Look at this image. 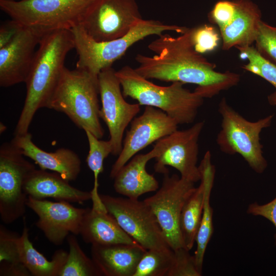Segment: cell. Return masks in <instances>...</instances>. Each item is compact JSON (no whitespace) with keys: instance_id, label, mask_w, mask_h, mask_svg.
I'll return each instance as SVG.
<instances>
[{"instance_id":"1","label":"cell","mask_w":276,"mask_h":276,"mask_svg":"<svg viewBox=\"0 0 276 276\" xmlns=\"http://www.w3.org/2000/svg\"><path fill=\"white\" fill-rule=\"evenodd\" d=\"M158 36L148 46L155 55L139 54L135 58L139 63L135 70L143 77L196 84L194 91L203 98L213 97L240 81L239 74L216 71L215 65L195 50L189 28L178 37L163 33Z\"/></svg>"},{"instance_id":"2","label":"cell","mask_w":276,"mask_h":276,"mask_svg":"<svg viewBox=\"0 0 276 276\" xmlns=\"http://www.w3.org/2000/svg\"><path fill=\"white\" fill-rule=\"evenodd\" d=\"M38 45L25 82V103L14 135L28 132L36 111L41 108H49L65 67L66 56L74 49L73 35L69 30L53 31L42 36Z\"/></svg>"},{"instance_id":"3","label":"cell","mask_w":276,"mask_h":276,"mask_svg":"<svg viewBox=\"0 0 276 276\" xmlns=\"http://www.w3.org/2000/svg\"><path fill=\"white\" fill-rule=\"evenodd\" d=\"M124 97H130L140 105L159 109L178 124L193 123L203 99L195 92L183 87V83L173 82L167 86L157 85L126 65L116 72Z\"/></svg>"},{"instance_id":"4","label":"cell","mask_w":276,"mask_h":276,"mask_svg":"<svg viewBox=\"0 0 276 276\" xmlns=\"http://www.w3.org/2000/svg\"><path fill=\"white\" fill-rule=\"evenodd\" d=\"M98 77L85 70L65 67L50 101L49 109L64 113L79 128L101 139Z\"/></svg>"},{"instance_id":"5","label":"cell","mask_w":276,"mask_h":276,"mask_svg":"<svg viewBox=\"0 0 276 276\" xmlns=\"http://www.w3.org/2000/svg\"><path fill=\"white\" fill-rule=\"evenodd\" d=\"M188 29L164 24L159 20L143 19L122 37L97 41L90 37L81 26L76 27L71 31L73 35L74 49L78 55L76 68L85 70L98 77L102 70L111 67L136 42L150 35L159 36L167 31L183 34Z\"/></svg>"},{"instance_id":"6","label":"cell","mask_w":276,"mask_h":276,"mask_svg":"<svg viewBox=\"0 0 276 276\" xmlns=\"http://www.w3.org/2000/svg\"><path fill=\"white\" fill-rule=\"evenodd\" d=\"M94 0H0V8L40 36L81 25Z\"/></svg>"},{"instance_id":"7","label":"cell","mask_w":276,"mask_h":276,"mask_svg":"<svg viewBox=\"0 0 276 276\" xmlns=\"http://www.w3.org/2000/svg\"><path fill=\"white\" fill-rule=\"evenodd\" d=\"M218 112L222 119L216 143L220 150L229 155L239 154L255 172L262 173L268 164L260 135L270 126L274 114L255 122L248 121L231 107L225 98L219 103Z\"/></svg>"},{"instance_id":"8","label":"cell","mask_w":276,"mask_h":276,"mask_svg":"<svg viewBox=\"0 0 276 276\" xmlns=\"http://www.w3.org/2000/svg\"><path fill=\"white\" fill-rule=\"evenodd\" d=\"M11 141L0 147V216L6 224L14 222L26 212L28 196L25 181L35 166L26 159Z\"/></svg>"},{"instance_id":"9","label":"cell","mask_w":276,"mask_h":276,"mask_svg":"<svg viewBox=\"0 0 276 276\" xmlns=\"http://www.w3.org/2000/svg\"><path fill=\"white\" fill-rule=\"evenodd\" d=\"M121 227L146 249L170 247L150 208L139 199L100 195Z\"/></svg>"},{"instance_id":"10","label":"cell","mask_w":276,"mask_h":276,"mask_svg":"<svg viewBox=\"0 0 276 276\" xmlns=\"http://www.w3.org/2000/svg\"><path fill=\"white\" fill-rule=\"evenodd\" d=\"M164 175L161 187L152 196L144 200L150 208L163 232L169 246L173 249L185 247L179 226L182 208L195 189V182L176 174Z\"/></svg>"},{"instance_id":"11","label":"cell","mask_w":276,"mask_h":276,"mask_svg":"<svg viewBox=\"0 0 276 276\" xmlns=\"http://www.w3.org/2000/svg\"><path fill=\"white\" fill-rule=\"evenodd\" d=\"M143 18L136 0H94L81 26L97 41L122 37Z\"/></svg>"},{"instance_id":"12","label":"cell","mask_w":276,"mask_h":276,"mask_svg":"<svg viewBox=\"0 0 276 276\" xmlns=\"http://www.w3.org/2000/svg\"><path fill=\"white\" fill-rule=\"evenodd\" d=\"M204 126V121L198 122L188 129L176 130L157 141L159 153L155 158V171L164 174L169 172L167 167L170 166L182 178L195 183L200 180L201 173L197 165L198 142Z\"/></svg>"},{"instance_id":"13","label":"cell","mask_w":276,"mask_h":276,"mask_svg":"<svg viewBox=\"0 0 276 276\" xmlns=\"http://www.w3.org/2000/svg\"><path fill=\"white\" fill-rule=\"evenodd\" d=\"M116 72L112 67L102 70L98 75V82L101 102L100 117L109 130L111 154L118 156L122 149L125 129L140 112V105L125 101Z\"/></svg>"},{"instance_id":"14","label":"cell","mask_w":276,"mask_h":276,"mask_svg":"<svg viewBox=\"0 0 276 276\" xmlns=\"http://www.w3.org/2000/svg\"><path fill=\"white\" fill-rule=\"evenodd\" d=\"M178 125L163 110L146 106L142 114L131 122L122 151L112 166L110 177L114 178L120 169L140 151L177 130Z\"/></svg>"},{"instance_id":"15","label":"cell","mask_w":276,"mask_h":276,"mask_svg":"<svg viewBox=\"0 0 276 276\" xmlns=\"http://www.w3.org/2000/svg\"><path fill=\"white\" fill-rule=\"evenodd\" d=\"M27 206L37 216L36 226L53 244L61 245L70 233L79 234L87 208H76L65 201H51L28 196Z\"/></svg>"},{"instance_id":"16","label":"cell","mask_w":276,"mask_h":276,"mask_svg":"<svg viewBox=\"0 0 276 276\" xmlns=\"http://www.w3.org/2000/svg\"><path fill=\"white\" fill-rule=\"evenodd\" d=\"M41 36L22 27L13 40L0 49V86L25 83Z\"/></svg>"},{"instance_id":"17","label":"cell","mask_w":276,"mask_h":276,"mask_svg":"<svg viewBox=\"0 0 276 276\" xmlns=\"http://www.w3.org/2000/svg\"><path fill=\"white\" fill-rule=\"evenodd\" d=\"M11 141L25 156L33 160L40 169L56 172L69 182L75 180L80 173L81 159L70 149L60 148L53 152L45 151L33 143L32 134L29 132L14 135Z\"/></svg>"},{"instance_id":"18","label":"cell","mask_w":276,"mask_h":276,"mask_svg":"<svg viewBox=\"0 0 276 276\" xmlns=\"http://www.w3.org/2000/svg\"><path fill=\"white\" fill-rule=\"evenodd\" d=\"M146 250L138 243L93 244L91 256L102 276H133Z\"/></svg>"},{"instance_id":"19","label":"cell","mask_w":276,"mask_h":276,"mask_svg":"<svg viewBox=\"0 0 276 276\" xmlns=\"http://www.w3.org/2000/svg\"><path fill=\"white\" fill-rule=\"evenodd\" d=\"M159 153L155 144L146 154H136L123 166L114 177L113 187L117 193L127 198L137 199L142 195L157 191L159 183L146 170L149 160Z\"/></svg>"},{"instance_id":"20","label":"cell","mask_w":276,"mask_h":276,"mask_svg":"<svg viewBox=\"0 0 276 276\" xmlns=\"http://www.w3.org/2000/svg\"><path fill=\"white\" fill-rule=\"evenodd\" d=\"M27 196L37 199L52 198L82 204L91 199L90 192L78 189L56 172L34 169L26 178L23 187Z\"/></svg>"},{"instance_id":"21","label":"cell","mask_w":276,"mask_h":276,"mask_svg":"<svg viewBox=\"0 0 276 276\" xmlns=\"http://www.w3.org/2000/svg\"><path fill=\"white\" fill-rule=\"evenodd\" d=\"M235 10L230 21L219 28L222 49L250 46L255 42L261 12L250 0H234Z\"/></svg>"},{"instance_id":"22","label":"cell","mask_w":276,"mask_h":276,"mask_svg":"<svg viewBox=\"0 0 276 276\" xmlns=\"http://www.w3.org/2000/svg\"><path fill=\"white\" fill-rule=\"evenodd\" d=\"M83 240L93 244L137 243L119 225L106 210L87 208L80 228Z\"/></svg>"},{"instance_id":"23","label":"cell","mask_w":276,"mask_h":276,"mask_svg":"<svg viewBox=\"0 0 276 276\" xmlns=\"http://www.w3.org/2000/svg\"><path fill=\"white\" fill-rule=\"evenodd\" d=\"M200 181L204 186V200L202 217L196 238V249L194 258L198 271L202 273L204 254L213 233V209L210 204V196L213 186L215 168L211 162V154L207 151L199 166Z\"/></svg>"},{"instance_id":"24","label":"cell","mask_w":276,"mask_h":276,"mask_svg":"<svg viewBox=\"0 0 276 276\" xmlns=\"http://www.w3.org/2000/svg\"><path fill=\"white\" fill-rule=\"evenodd\" d=\"M19 251L22 263L34 276H58L64 265L68 253L63 249L56 250L48 260L33 246L29 239V229L25 224L19 239Z\"/></svg>"},{"instance_id":"25","label":"cell","mask_w":276,"mask_h":276,"mask_svg":"<svg viewBox=\"0 0 276 276\" xmlns=\"http://www.w3.org/2000/svg\"><path fill=\"white\" fill-rule=\"evenodd\" d=\"M204 200V186L200 181L188 197L182 208L179 220L180 232L184 246L190 250L196 242L202 217Z\"/></svg>"},{"instance_id":"26","label":"cell","mask_w":276,"mask_h":276,"mask_svg":"<svg viewBox=\"0 0 276 276\" xmlns=\"http://www.w3.org/2000/svg\"><path fill=\"white\" fill-rule=\"evenodd\" d=\"M89 145V151L86 162L94 176V187L91 194L92 208L105 210L98 193V177L104 170V159L112 153V146L109 141H103L98 139L88 130H84Z\"/></svg>"},{"instance_id":"27","label":"cell","mask_w":276,"mask_h":276,"mask_svg":"<svg viewBox=\"0 0 276 276\" xmlns=\"http://www.w3.org/2000/svg\"><path fill=\"white\" fill-rule=\"evenodd\" d=\"M66 239L69 252L58 276H102L92 259L87 257L81 249L75 235H68Z\"/></svg>"},{"instance_id":"28","label":"cell","mask_w":276,"mask_h":276,"mask_svg":"<svg viewBox=\"0 0 276 276\" xmlns=\"http://www.w3.org/2000/svg\"><path fill=\"white\" fill-rule=\"evenodd\" d=\"M174 260L171 247L146 249L133 276H168Z\"/></svg>"},{"instance_id":"29","label":"cell","mask_w":276,"mask_h":276,"mask_svg":"<svg viewBox=\"0 0 276 276\" xmlns=\"http://www.w3.org/2000/svg\"><path fill=\"white\" fill-rule=\"evenodd\" d=\"M236 48L239 51L240 57L247 60V63L242 68L263 78L276 89V66L263 58L255 47L250 45ZM267 100L270 105L276 107V91L270 94Z\"/></svg>"},{"instance_id":"30","label":"cell","mask_w":276,"mask_h":276,"mask_svg":"<svg viewBox=\"0 0 276 276\" xmlns=\"http://www.w3.org/2000/svg\"><path fill=\"white\" fill-rule=\"evenodd\" d=\"M20 236L0 225V266L24 265L19 251Z\"/></svg>"},{"instance_id":"31","label":"cell","mask_w":276,"mask_h":276,"mask_svg":"<svg viewBox=\"0 0 276 276\" xmlns=\"http://www.w3.org/2000/svg\"><path fill=\"white\" fill-rule=\"evenodd\" d=\"M255 43L260 55L276 66V27L261 20Z\"/></svg>"},{"instance_id":"32","label":"cell","mask_w":276,"mask_h":276,"mask_svg":"<svg viewBox=\"0 0 276 276\" xmlns=\"http://www.w3.org/2000/svg\"><path fill=\"white\" fill-rule=\"evenodd\" d=\"M190 39L195 50L202 54L214 51L220 40L218 32L213 26L203 25L189 29Z\"/></svg>"},{"instance_id":"33","label":"cell","mask_w":276,"mask_h":276,"mask_svg":"<svg viewBox=\"0 0 276 276\" xmlns=\"http://www.w3.org/2000/svg\"><path fill=\"white\" fill-rule=\"evenodd\" d=\"M174 251V260L168 276H200L194 256L185 247Z\"/></svg>"},{"instance_id":"34","label":"cell","mask_w":276,"mask_h":276,"mask_svg":"<svg viewBox=\"0 0 276 276\" xmlns=\"http://www.w3.org/2000/svg\"><path fill=\"white\" fill-rule=\"evenodd\" d=\"M235 10L234 0L217 2L209 14V20L219 28L225 26L231 19Z\"/></svg>"},{"instance_id":"35","label":"cell","mask_w":276,"mask_h":276,"mask_svg":"<svg viewBox=\"0 0 276 276\" xmlns=\"http://www.w3.org/2000/svg\"><path fill=\"white\" fill-rule=\"evenodd\" d=\"M247 213L254 216L263 217L270 221L276 228V197L270 202L260 204L255 202L250 204ZM276 241V234L275 235Z\"/></svg>"},{"instance_id":"36","label":"cell","mask_w":276,"mask_h":276,"mask_svg":"<svg viewBox=\"0 0 276 276\" xmlns=\"http://www.w3.org/2000/svg\"><path fill=\"white\" fill-rule=\"evenodd\" d=\"M22 27L12 19L3 23L0 27V49L10 42Z\"/></svg>"},{"instance_id":"37","label":"cell","mask_w":276,"mask_h":276,"mask_svg":"<svg viewBox=\"0 0 276 276\" xmlns=\"http://www.w3.org/2000/svg\"><path fill=\"white\" fill-rule=\"evenodd\" d=\"M5 127L6 126L3 124H2V123H1V126H0L1 133H2V132L3 133L4 131L6 130V128H4V127Z\"/></svg>"}]
</instances>
